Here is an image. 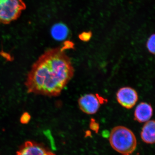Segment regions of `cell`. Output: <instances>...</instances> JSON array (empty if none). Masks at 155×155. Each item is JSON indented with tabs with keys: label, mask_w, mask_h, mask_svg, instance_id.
Wrapping results in <instances>:
<instances>
[{
	"label": "cell",
	"mask_w": 155,
	"mask_h": 155,
	"mask_svg": "<svg viewBox=\"0 0 155 155\" xmlns=\"http://www.w3.org/2000/svg\"><path fill=\"white\" fill-rule=\"evenodd\" d=\"M74 73L71 60L63 48L49 49L31 66L25 85L28 93L57 97Z\"/></svg>",
	"instance_id": "6da1fadb"
},
{
	"label": "cell",
	"mask_w": 155,
	"mask_h": 155,
	"mask_svg": "<svg viewBox=\"0 0 155 155\" xmlns=\"http://www.w3.org/2000/svg\"><path fill=\"white\" fill-rule=\"evenodd\" d=\"M109 139L112 147L122 155H131L136 149L137 140L135 134L125 126L114 127Z\"/></svg>",
	"instance_id": "7a4b0ae2"
},
{
	"label": "cell",
	"mask_w": 155,
	"mask_h": 155,
	"mask_svg": "<svg viewBox=\"0 0 155 155\" xmlns=\"http://www.w3.org/2000/svg\"><path fill=\"white\" fill-rule=\"evenodd\" d=\"M25 8L23 0H0V23L9 24L16 20Z\"/></svg>",
	"instance_id": "3957f363"
},
{
	"label": "cell",
	"mask_w": 155,
	"mask_h": 155,
	"mask_svg": "<svg viewBox=\"0 0 155 155\" xmlns=\"http://www.w3.org/2000/svg\"><path fill=\"white\" fill-rule=\"evenodd\" d=\"M16 155H56L42 143L36 142H25L20 146Z\"/></svg>",
	"instance_id": "277c9868"
},
{
	"label": "cell",
	"mask_w": 155,
	"mask_h": 155,
	"mask_svg": "<svg viewBox=\"0 0 155 155\" xmlns=\"http://www.w3.org/2000/svg\"><path fill=\"white\" fill-rule=\"evenodd\" d=\"M116 98L119 104L126 109L133 108L138 101L137 92L134 89L126 87L120 88L116 94Z\"/></svg>",
	"instance_id": "5b68a950"
},
{
	"label": "cell",
	"mask_w": 155,
	"mask_h": 155,
	"mask_svg": "<svg viewBox=\"0 0 155 155\" xmlns=\"http://www.w3.org/2000/svg\"><path fill=\"white\" fill-rule=\"evenodd\" d=\"M78 103L79 108L82 112L90 115L96 114L101 105L99 99L93 94H85L81 97Z\"/></svg>",
	"instance_id": "8992f818"
},
{
	"label": "cell",
	"mask_w": 155,
	"mask_h": 155,
	"mask_svg": "<svg viewBox=\"0 0 155 155\" xmlns=\"http://www.w3.org/2000/svg\"><path fill=\"white\" fill-rule=\"evenodd\" d=\"M152 107L147 103H140L134 111V119L137 122L143 123L149 121L153 116Z\"/></svg>",
	"instance_id": "52a82bcc"
},
{
	"label": "cell",
	"mask_w": 155,
	"mask_h": 155,
	"mask_svg": "<svg viewBox=\"0 0 155 155\" xmlns=\"http://www.w3.org/2000/svg\"><path fill=\"white\" fill-rule=\"evenodd\" d=\"M140 136L142 140L147 144L154 143L155 123L154 120H149L146 122L142 129Z\"/></svg>",
	"instance_id": "ba28073f"
},
{
	"label": "cell",
	"mask_w": 155,
	"mask_h": 155,
	"mask_svg": "<svg viewBox=\"0 0 155 155\" xmlns=\"http://www.w3.org/2000/svg\"><path fill=\"white\" fill-rule=\"evenodd\" d=\"M69 32L68 27L62 23L55 24L51 30V34L53 38L59 41L64 40L67 38Z\"/></svg>",
	"instance_id": "9c48e42d"
},
{
	"label": "cell",
	"mask_w": 155,
	"mask_h": 155,
	"mask_svg": "<svg viewBox=\"0 0 155 155\" xmlns=\"http://www.w3.org/2000/svg\"><path fill=\"white\" fill-rule=\"evenodd\" d=\"M155 34H153L150 36L147 43V47L149 51L153 54H154L155 48Z\"/></svg>",
	"instance_id": "30bf717a"
},
{
	"label": "cell",
	"mask_w": 155,
	"mask_h": 155,
	"mask_svg": "<svg viewBox=\"0 0 155 155\" xmlns=\"http://www.w3.org/2000/svg\"><path fill=\"white\" fill-rule=\"evenodd\" d=\"M45 135L46 136L48 139L49 140L51 147L53 150H56L55 143L53 137L52 135L49 130H45L44 132Z\"/></svg>",
	"instance_id": "8fae6325"
},
{
	"label": "cell",
	"mask_w": 155,
	"mask_h": 155,
	"mask_svg": "<svg viewBox=\"0 0 155 155\" xmlns=\"http://www.w3.org/2000/svg\"><path fill=\"white\" fill-rule=\"evenodd\" d=\"M92 32L91 31H84L80 34L78 35V37L81 40L83 41H88L90 40L92 36Z\"/></svg>",
	"instance_id": "7c38bea8"
},
{
	"label": "cell",
	"mask_w": 155,
	"mask_h": 155,
	"mask_svg": "<svg viewBox=\"0 0 155 155\" xmlns=\"http://www.w3.org/2000/svg\"><path fill=\"white\" fill-rule=\"evenodd\" d=\"M90 127L92 130L95 131L96 133H97L99 129V125L98 123H97L94 119L91 120L90 124Z\"/></svg>",
	"instance_id": "4fadbf2b"
},
{
	"label": "cell",
	"mask_w": 155,
	"mask_h": 155,
	"mask_svg": "<svg viewBox=\"0 0 155 155\" xmlns=\"http://www.w3.org/2000/svg\"><path fill=\"white\" fill-rule=\"evenodd\" d=\"M31 119V116L28 113H25L22 115L20 118V122L23 124L28 123Z\"/></svg>",
	"instance_id": "5bb4252c"
},
{
	"label": "cell",
	"mask_w": 155,
	"mask_h": 155,
	"mask_svg": "<svg viewBox=\"0 0 155 155\" xmlns=\"http://www.w3.org/2000/svg\"><path fill=\"white\" fill-rule=\"evenodd\" d=\"M74 45L72 42L66 41L64 43V46L62 47L63 49L65 50L67 49L72 48H74Z\"/></svg>",
	"instance_id": "9a60e30c"
},
{
	"label": "cell",
	"mask_w": 155,
	"mask_h": 155,
	"mask_svg": "<svg viewBox=\"0 0 155 155\" xmlns=\"http://www.w3.org/2000/svg\"><path fill=\"white\" fill-rule=\"evenodd\" d=\"M110 134V132H109L107 130H103L102 133V135L104 138H109Z\"/></svg>",
	"instance_id": "2e32d148"
}]
</instances>
